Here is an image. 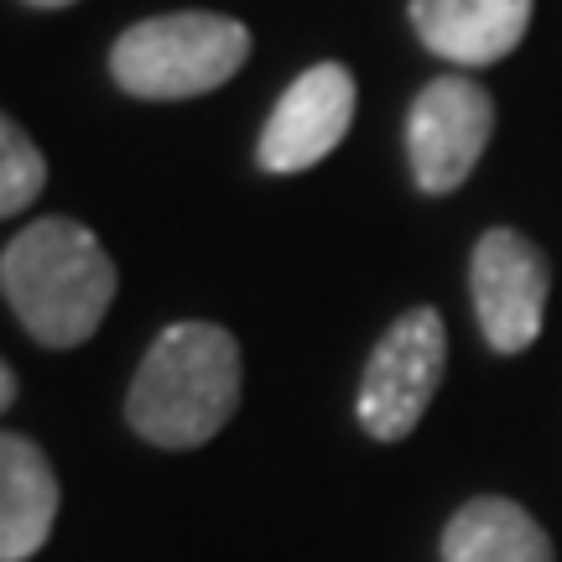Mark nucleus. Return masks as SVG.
Listing matches in <instances>:
<instances>
[{"mask_svg": "<svg viewBox=\"0 0 562 562\" xmlns=\"http://www.w3.org/2000/svg\"><path fill=\"white\" fill-rule=\"evenodd\" d=\"M47 188V157L11 115H0V220L32 209Z\"/></svg>", "mask_w": 562, "mask_h": 562, "instance_id": "nucleus-11", "label": "nucleus"}, {"mask_svg": "<svg viewBox=\"0 0 562 562\" xmlns=\"http://www.w3.org/2000/svg\"><path fill=\"white\" fill-rule=\"evenodd\" d=\"M0 292L37 344L79 349L115 302V261L94 229L53 214L0 250Z\"/></svg>", "mask_w": 562, "mask_h": 562, "instance_id": "nucleus-1", "label": "nucleus"}, {"mask_svg": "<svg viewBox=\"0 0 562 562\" xmlns=\"http://www.w3.org/2000/svg\"><path fill=\"white\" fill-rule=\"evenodd\" d=\"M21 5H37V11H63V5H74V0H21Z\"/></svg>", "mask_w": 562, "mask_h": 562, "instance_id": "nucleus-13", "label": "nucleus"}, {"mask_svg": "<svg viewBox=\"0 0 562 562\" xmlns=\"http://www.w3.org/2000/svg\"><path fill=\"white\" fill-rule=\"evenodd\" d=\"M495 131V100L490 89L463 74L432 79L406 115V157L422 193H453L480 167Z\"/></svg>", "mask_w": 562, "mask_h": 562, "instance_id": "nucleus-6", "label": "nucleus"}, {"mask_svg": "<svg viewBox=\"0 0 562 562\" xmlns=\"http://www.w3.org/2000/svg\"><path fill=\"white\" fill-rule=\"evenodd\" d=\"M469 292L480 313V334L495 355H521L542 339L552 266L521 229H484L469 261Z\"/></svg>", "mask_w": 562, "mask_h": 562, "instance_id": "nucleus-5", "label": "nucleus"}, {"mask_svg": "<svg viewBox=\"0 0 562 562\" xmlns=\"http://www.w3.org/2000/svg\"><path fill=\"white\" fill-rule=\"evenodd\" d=\"M250 58V26L220 11L146 16L110 47V74L136 100H199Z\"/></svg>", "mask_w": 562, "mask_h": 562, "instance_id": "nucleus-3", "label": "nucleus"}, {"mask_svg": "<svg viewBox=\"0 0 562 562\" xmlns=\"http://www.w3.org/2000/svg\"><path fill=\"white\" fill-rule=\"evenodd\" d=\"M240 406V344L220 323H172L140 360L125 422L157 448H203Z\"/></svg>", "mask_w": 562, "mask_h": 562, "instance_id": "nucleus-2", "label": "nucleus"}, {"mask_svg": "<svg viewBox=\"0 0 562 562\" xmlns=\"http://www.w3.org/2000/svg\"><path fill=\"white\" fill-rule=\"evenodd\" d=\"M442 562H552V537L526 505L480 495L459 505L442 526Z\"/></svg>", "mask_w": 562, "mask_h": 562, "instance_id": "nucleus-10", "label": "nucleus"}, {"mask_svg": "<svg viewBox=\"0 0 562 562\" xmlns=\"http://www.w3.org/2000/svg\"><path fill=\"white\" fill-rule=\"evenodd\" d=\"M349 121H355V74L344 63H313L277 100L256 157L277 178L307 172L349 136Z\"/></svg>", "mask_w": 562, "mask_h": 562, "instance_id": "nucleus-7", "label": "nucleus"}, {"mask_svg": "<svg viewBox=\"0 0 562 562\" xmlns=\"http://www.w3.org/2000/svg\"><path fill=\"white\" fill-rule=\"evenodd\" d=\"M58 521V474L32 438L0 432V562L37 558Z\"/></svg>", "mask_w": 562, "mask_h": 562, "instance_id": "nucleus-9", "label": "nucleus"}, {"mask_svg": "<svg viewBox=\"0 0 562 562\" xmlns=\"http://www.w3.org/2000/svg\"><path fill=\"white\" fill-rule=\"evenodd\" d=\"M412 26L427 53L459 68H490L521 47L531 0H412Z\"/></svg>", "mask_w": 562, "mask_h": 562, "instance_id": "nucleus-8", "label": "nucleus"}, {"mask_svg": "<svg viewBox=\"0 0 562 562\" xmlns=\"http://www.w3.org/2000/svg\"><path fill=\"white\" fill-rule=\"evenodd\" d=\"M11 402H16V375H11V364L0 360V412H5Z\"/></svg>", "mask_w": 562, "mask_h": 562, "instance_id": "nucleus-12", "label": "nucleus"}, {"mask_svg": "<svg viewBox=\"0 0 562 562\" xmlns=\"http://www.w3.org/2000/svg\"><path fill=\"white\" fill-rule=\"evenodd\" d=\"M448 370V328L438 307H406L381 334L360 375V427L375 442H402L417 432Z\"/></svg>", "mask_w": 562, "mask_h": 562, "instance_id": "nucleus-4", "label": "nucleus"}]
</instances>
